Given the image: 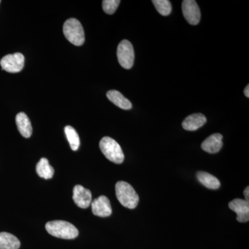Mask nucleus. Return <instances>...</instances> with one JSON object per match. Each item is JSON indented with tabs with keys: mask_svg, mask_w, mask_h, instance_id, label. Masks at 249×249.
Instances as JSON below:
<instances>
[{
	"mask_svg": "<svg viewBox=\"0 0 249 249\" xmlns=\"http://www.w3.org/2000/svg\"><path fill=\"white\" fill-rule=\"evenodd\" d=\"M116 196L118 200L124 207L134 209L139 204V196L133 187L125 181L116 183Z\"/></svg>",
	"mask_w": 249,
	"mask_h": 249,
	"instance_id": "2",
	"label": "nucleus"
},
{
	"mask_svg": "<svg viewBox=\"0 0 249 249\" xmlns=\"http://www.w3.org/2000/svg\"><path fill=\"white\" fill-rule=\"evenodd\" d=\"M63 33L65 37L73 45L81 46L84 44V29L81 23L76 18L67 19L64 24Z\"/></svg>",
	"mask_w": 249,
	"mask_h": 249,
	"instance_id": "4",
	"label": "nucleus"
},
{
	"mask_svg": "<svg viewBox=\"0 0 249 249\" xmlns=\"http://www.w3.org/2000/svg\"><path fill=\"white\" fill-rule=\"evenodd\" d=\"M16 124L19 133L24 138L31 137L33 132L32 125L27 114L24 112H19L16 118Z\"/></svg>",
	"mask_w": 249,
	"mask_h": 249,
	"instance_id": "13",
	"label": "nucleus"
},
{
	"mask_svg": "<svg viewBox=\"0 0 249 249\" xmlns=\"http://www.w3.org/2000/svg\"><path fill=\"white\" fill-rule=\"evenodd\" d=\"M196 178L199 182L202 183L206 188L209 189L216 190L220 187V182L219 179L213 175L206 173V172H198L196 174Z\"/></svg>",
	"mask_w": 249,
	"mask_h": 249,
	"instance_id": "16",
	"label": "nucleus"
},
{
	"mask_svg": "<svg viewBox=\"0 0 249 249\" xmlns=\"http://www.w3.org/2000/svg\"><path fill=\"white\" fill-rule=\"evenodd\" d=\"M36 173L41 178L50 179L53 178L54 169L53 167L49 164L47 159L42 158L36 165Z\"/></svg>",
	"mask_w": 249,
	"mask_h": 249,
	"instance_id": "17",
	"label": "nucleus"
},
{
	"mask_svg": "<svg viewBox=\"0 0 249 249\" xmlns=\"http://www.w3.org/2000/svg\"><path fill=\"white\" fill-rule=\"evenodd\" d=\"M91 211L94 215L101 217H107L112 213L110 201L107 196H100L91 203Z\"/></svg>",
	"mask_w": 249,
	"mask_h": 249,
	"instance_id": "8",
	"label": "nucleus"
},
{
	"mask_svg": "<svg viewBox=\"0 0 249 249\" xmlns=\"http://www.w3.org/2000/svg\"><path fill=\"white\" fill-rule=\"evenodd\" d=\"M231 210L237 214V220L239 222H247L249 220V201L242 199H235L229 204Z\"/></svg>",
	"mask_w": 249,
	"mask_h": 249,
	"instance_id": "10",
	"label": "nucleus"
},
{
	"mask_svg": "<svg viewBox=\"0 0 249 249\" xmlns=\"http://www.w3.org/2000/svg\"><path fill=\"white\" fill-rule=\"evenodd\" d=\"M120 3V0H103V11L107 14H114L117 8L119 7Z\"/></svg>",
	"mask_w": 249,
	"mask_h": 249,
	"instance_id": "20",
	"label": "nucleus"
},
{
	"mask_svg": "<svg viewBox=\"0 0 249 249\" xmlns=\"http://www.w3.org/2000/svg\"><path fill=\"white\" fill-rule=\"evenodd\" d=\"M244 195H245V200L247 201H249V186H247V188H245V192H244Z\"/></svg>",
	"mask_w": 249,
	"mask_h": 249,
	"instance_id": "21",
	"label": "nucleus"
},
{
	"mask_svg": "<svg viewBox=\"0 0 249 249\" xmlns=\"http://www.w3.org/2000/svg\"><path fill=\"white\" fill-rule=\"evenodd\" d=\"M45 228L50 235L58 238L72 240L78 235L77 228L66 221H52L46 224Z\"/></svg>",
	"mask_w": 249,
	"mask_h": 249,
	"instance_id": "1",
	"label": "nucleus"
},
{
	"mask_svg": "<svg viewBox=\"0 0 249 249\" xmlns=\"http://www.w3.org/2000/svg\"><path fill=\"white\" fill-rule=\"evenodd\" d=\"M117 58L121 67L129 70L134 65V52L133 46L128 40L121 41L118 46Z\"/></svg>",
	"mask_w": 249,
	"mask_h": 249,
	"instance_id": "5",
	"label": "nucleus"
},
{
	"mask_svg": "<svg viewBox=\"0 0 249 249\" xmlns=\"http://www.w3.org/2000/svg\"><path fill=\"white\" fill-rule=\"evenodd\" d=\"M0 3H1V1H0Z\"/></svg>",
	"mask_w": 249,
	"mask_h": 249,
	"instance_id": "23",
	"label": "nucleus"
},
{
	"mask_svg": "<svg viewBox=\"0 0 249 249\" xmlns=\"http://www.w3.org/2000/svg\"><path fill=\"white\" fill-rule=\"evenodd\" d=\"M152 3L161 16H168L171 13L172 5L168 0H153Z\"/></svg>",
	"mask_w": 249,
	"mask_h": 249,
	"instance_id": "19",
	"label": "nucleus"
},
{
	"mask_svg": "<svg viewBox=\"0 0 249 249\" xmlns=\"http://www.w3.org/2000/svg\"><path fill=\"white\" fill-rule=\"evenodd\" d=\"M245 94L247 98H249V85H247L245 89Z\"/></svg>",
	"mask_w": 249,
	"mask_h": 249,
	"instance_id": "22",
	"label": "nucleus"
},
{
	"mask_svg": "<svg viewBox=\"0 0 249 249\" xmlns=\"http://www.w3.org/2000/svg\"><path fill=\"white\" fill-rule=\"evenodd\" d=\"M65 132L71 150L73 151L78 150L80 146V138L76 131L71 126L67 125L65 127Z\"/></svg>",
	"mask_w": 249,
	"mask_h": 249,
	"instance_id": "18",
	"label": "nucleus"
},
{
	"mask_svg": "<svg viewBox=\"0 0 249 249\" xmlns=\"http://www.w3.org/2000/svg\"><path fill=\"white\" fill-rule=\"evenodd\" d=\"M91 193L80 185H76L73 190V199L80 209H88L91 203Z\"/></svg>",
	"mask_w": 249,
	"mask_h": 249,
	"instance_id": "9",
	"label": "nucleus"
},
{
	"mask_svg": "<svg viewBox=\"0 0 249 249\" xmlns=\"http://www.w3.org/2000/svg\"><path fill=\"white\" fill-rule=\"evenodd\" d=\"M107 97L111 103H114L121 109L129 110L132 109V103L124 95L116 90H110L107 93Z\"/></svg>",
	"mask_w": 249,
	"mask_h": 249,
	"instance_id": "14",
	"label": "nucleus"
},
{
	"mask_svg": "<svg viewBox=\"0 0 249 249\" xmlns=\"http://www.w3.org/2000/svg\"><path fill=\"white\" fill-rule=\"evenodd\" d=\"M1 68L9 73H18L24 66V56L21 53L5 55L0 61Z\"/></svg>",
	"mask_w": 249,
	"mask_h": 249,
	"instance_id": "6",
	"label": "nucleus"
},
{
	"mask_svg": "<svg viewBox=\"0 0 249 249\" xmlns=\"http://www.w3.org/2000/svg\"><path fill=\"white\" fill-rule=\"evenodd\" d=\"M183 16L187 22L192 25H196L201 19V12L197 3L194 0H184L182 2Z\"/></svg>",
	"mask_w": 249,
	"mask_h": 249,
	"instance_id": "7",
	"label": "nucleus"
},
{
	"mask_svg": "<svg viewBox=\"0 0 249 249\" xmlns=\"http://www.w3.org/2000/svg\"><path fill=\"white\" fill-rule=\"evenodd\" d=\"M223 136L221 134H213L208 137L201 144V148L210 154L217 153L223 146Z\"/></svg>",
	"mask_w": 249,
	"mask_h": 249,
	"instance_id": "11",
	"label": "nucleus"
},
{
	"mask_svg": "<svg viewBox=\"0 0 249 249\" xmlns=\"http://www.w3.org/2000/svg\"><path fill=\"white\" fill-rule=\"evenodd\" d=\"M207 119L204 114L198 113L187 116L182 123L183 128L187 131H196L200 128L205 124Z\"/></svg>",
	"mask_w": 249,
	"mask_h": 249,
	"instance_id": "12",
	"label": "nucleus"
},
{
	"mask_svg": "<svg viewBox=\"0 0 249 249\" xmlns=\"http://www.w3.org/2000/svg\"><path fill=\"white\" fill-rule=\"evenodd\" d=\"M20 242L16 236L9 232H0V249H18Z\"/></svg>",
	"mask_w": 249,
	"mask_h": 249,
	"instance_id": "15",
	"label": "nucleus"
},
{
	"mask_svg": "<svg viewBox=\"0 0 249 249\" xmlns=\"http://www.w3.org/2000/svg\"><path fill=\"white\" fill-rule=\"evenodd\" d=\"M99 147L108 160L116 164H121L124 162V152L120 145L114 139L109 137H103L100 142Z\"/></svg>",
	"mask_w": 249,
	"mask_h": 249,
	"instance_id": "3",
	"label": "nucleus"
}]
</instances>
